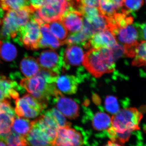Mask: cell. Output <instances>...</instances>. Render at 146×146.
<instances>
[{"mask_svg":"<svg viewBox=\"0 0 146 146\" xmlns=\"http://www.w3.org/2000/svg\"><path fill=\"white\" fill-rule=\"evenodd\" d=\"M60 125L48 110L32 121L31 128L25 136L28 146H53Z\"/></svg>","mask_w":146,"mask_h":146,"instance_id":"obj_1","label":"cell"},{"mask_svg":"<svg viewBox=\"0 0 146 146\" xmlns=\"http://www.w3.org/2000/svg\"><path fill=\"white\" fill-rule=\"evenodd\" d=\"M56 75L42 70L31 78L22 79L20 85L36 99L47 104L52 97L59 92L54 82Z\"/></svg>","mask_w":146,"mask_h":146,"instance_id":"obj_2","label":"cell"},{"mask_svg":"<svg viewBox=\"0 0 146 146\" xmlns=\"http://www.w3.org/2000/svg\"><path fill=\"white\" fill-rule=\"evenodd\" d=\"M36 10L31 5L16 10L0 9V39H15L20 29L28 23Z\"/></svg>","mask_w":146,"mask_h":146,"instance_id":"obj_3","label":"cell"},{"mask_svg":"<svg viewBox=\"0 0 146 146\" xmlns=\"http://www.w3.org/2000/svg\"><path fill=\"white\" fill-rule=\"evenodd\" d=\"M116 60L111 48H92L84 54L82 65L91 75L99 78L114 72Z\"/></svg>","mask_w":146,"mask_h":146,"instance_id":"obj_4","label":"cell"},{"mask_svg":"<svg viewBox=\"0 0 146 146\" xmlns=\"http://www.w3.org/2000/svg\"><path fill=\"white\" fill-rule=\"evenodd\" d=\"M143 117V113L137 108H124L113 115L109 128L118 133L139 130V125Z\"/></svg>","mask_w":146,"mask_h":146,"instance_id":"obj_5","label":"cell"},{"mask_svg":"<svg viewBox=\"0 0 146 146\" xmlns=\"http://www.w3.org/2000/svg\"><path fill=\"white\" fill-rule=\"evenodd\" d=\"M69 7L68 0H46L44 5L35 11L33 18L42 25L61 20Z\"/></svg>","mask_w":146,"mask_h":146,"instance_id":"obj_6","label":"cell"},{"mask_svg":"<svg viewBox=\"0 0 146 146\" xmlns=\"http://www.w3.org/2000/svg\"><path fill=\"white\" fill-rule=\"evenodd\" d=\"M40 28L41 25L33 16L25 25L21 28L14 40L27 49L36 50L40 48L39 45L42 37Z\"/></svg>","mask_w":146,"mask_h":146,"instance_id":"obj_7","label":"cell"},{"mask_svg":"<svg viewBox=\"0 0 146 146\" xmlns=\"http://www.w3.org/2000/svg\"><path fill=\"white\" fill-rule=\"evenodd\" d=\"M15 105L14 110L17 116L26 118L37 117L47 105L30 94H26L15 100Z\"/></svg>","mask_w":146,"mask_h":146,"instance_id":"obj_8","label":"cell"},{"mask_svg":"<svg viewBox=\"0 0 146 146\" xmlns=\"http://www.w3.org/2000/svg\"><path fill=\"white\" fill-rule=\"evenodd\" d=\"M42 70L58 75L63 69V57L53 50L42 52L36 59Z\"/></svg>","mask_w":146,"mask_h":146,"instance_id":"obj_9","label":"cell"},{"mask_svg":"<svg viewBox=\"0 0 146 146\" xmlns=\"http://www.w3.org/2000/svg\"><path fill=\"white\" fill-rule=\"evenodd\" d=\"M83 144L81 133L67 125L58 129L53 146H82Z\"/></svg>","mask_w":146,"mask_h":146,"instance_id":"obj_10","label":"cell"},{"mask_svg":"<svg viewBox=\"0 0 146 146\" xmlns=\"http://www.w3.org/2000/svg\"><path fill=\"white\" fill-rule=\"evenodd\" d=\"M53 100L57 109L64 116L70 119H75L79 115V106L74 100L64 96L59 91Z\"/></svg>","mask_w":146,"mask_h":146,"instance_id":"obj_11","label":"cell"},{"mask_svg":"<svg viewBox=\"0 0 146 146\" xmlns=\"http://www.w3.org/2000/svg\"><path fill=\"white\" fill-rule=\"evenodd\" d=\"M60 54L63 57V69L68 70L71 66L81 65L84 58V53L81 47L76 45H68L65 50L62 49Z\"/></svg>","mask_w":146,"mask_h":146,"instance_id":"obj_12","label":"cell"},{"mask_svg":"<svg viewBox=\"0 0 146 146\" xmlns=\"http://www.w3.org/2000/svg\"><path fill=\"white\" fill-rule=\"evenodd\" d=\"M15 114L9 101L3 102L0 107V137H3L11 131L13 120L16 117Z\"/></svg>","mask_w":146,"mask_h":146,"instance_id":"obj_13","label":"cell"},{"mask_svg":"<svg viewBox=\"0 0 146 146\" xmlns=\"http://www.w3.org/2000/svg\"><path fill=\"white\" fill-rule=\"evenodd\" d=\"M89 48H110L117 43V39L108 29L100 31L93 35L88 41Z\"/></svg>","mask_w":146,"mask_h":146,"instance_id":"obj_14","label":"cell"},{"mask_svg":"<svg viewBox=\"0 0 146 146\" xmlns=\"http://www.w3.org/2000/svg\"><path fill=\"white\" fill-rule=\"evenodd\" d=\"M112 33L123 46L136 44L139 38L138 27L133 23L117 29Z\"/></svg>","mask_w":146,"mask_h":146,"instance_id":"obj_15","label":"cell"},{"mask_svg":"<svg viewBox=\"0 0 146 146\" xmlns=\"http://www.w3.org/2000/svg\"><path fill=\"white\" fill-rule=\"evenodd\" d=\"M61 21L71 33L78 32L83 28L84 19L80 12L69 8L63 14Z\"/></svg>","mask_w":146,"mask_h":146,"instance_id":"obj_16","label":"cell"},{"mask_svg":"<svg viewBox=\"0 0 146 146\" xmlns=\"http://www.w3.org/2000/svg\"><path fill=\"white\" fill-rule=\"evenodd\" d=\"M20 90L21 87L16 81L0 75V102L16 100L19 98L18 91Z\"/></svg>","mask_w":146,"mask_h":146,"instance_id":"obj_17","label":"cell"},{"mask_svg":"<svg viewBox=\"0 0 146 146\" xmlns=\"http://www.w3.org/2000/svg\"><path fill=\"white\" fill-rule=\"evenodd\" d=\"M78 82V78L75 76L66 75L58 76L55 83L61 93L72 95L76 94L77 91Z\"/></svg>","mask_w":146,"mask_h":146,"instance_id":"obj_18","label":"cell"},{"mask_svg":"<svg viewBox=\"0 0 146 146\" xmlns=\"http://www.w3.org/2000/svg\"><path fill=\"white\" fill-rule=\"evenodd\" d=\"M42 37L40 42L39 48H49L52 50L57 49L60 46L64 45L63 42L56 37L50 31L47 24L41 25Z\"/></svg>","mask_w":146,"mask_h":146,"instance_id":"obj_19","label":"cell"},{"mask_svg":"<svg viewBox=\"0 0 146 146\" xmlns=\"http://www.w3.org/2000/svg\"><path fill=\"white\" fill-rule=\"evenodd\" d=\"M20 69L26 78H31L36 75L41 70L37 60L32 56L24 57L20 64Z\"/></svg>","mask_w":146,"mask_h":146,"instance_id":"obj_20","label":"cell"},{"mask_svg":"<svg viewBox=\"0 0 146 146\" xmlns=\"http://www.w3.org/2000/svg\"><path fill=\"white\" fill-rule=\"evenodd\" d=\"M93 33L86 27L83 26V28L78 32L71 33L68 35L64 41V44L68 45H79L84 46L89 41Z\"/></svg>","mask_w":146,"mask_h":146,"instance_id":"obj_21","label":"cell"},{"mask_svg":"<svg viewBox=\"0 0 146 146\" xmlns=\"http://www.w3.org/2000/svg\"><path fill=\"white\" fill-rule=\"evenodd\" d=\"M123 6V0H101L99 9L106 17H111L121 10Z\"/></svg>","mask_w":146,"mask_h":146,"instance_id":"obj_22","label":"cell"},{"mask_svg":"<svg viewBox=\"0 0 146 146\" xmlns=\"http://www.w3.org/2000/svg\"><path fill=\"white\" fill-rule=\"evenodd\" d=\"M92 124L95 130H107L111 125V118L104 112H97L92 119Z\"/></svg>","mask_w":146,"mask_h":146,"instance_id":"obj_23","label":"cell"},{"mask_svg":"<svg viewBox=\"0 0 146 146\" xmlns=\"http://www.w3.org/2000/svg\"><path fill=\"white\" fill-rule=\"evenodd\" d=\"M17 51L16 47L7 40L0 39V57L5 61L10 62L16 58Z\"/></svg>","mask_w":146,"mask_h":146,"instance_id":"obj_24","label":"cell"},{"mask_svg":"<svg viewBox=\"0 0 146 146\" xmlns=\"http://www.w3.org/2000/svg\"><path fill=\"white\" fill-rule=\"evenodd\" d=\"M47 24L52 34L64 44V41L68 37V33L61 20L51 21Z\"/></svg>","mask_w":146,"mask_h":146,"instance_id":"obj_25","label":"cell"},{"mask_svg":"<svg viewBox=\"0 0 146 146\" xmlns=\"http://www.w3.org/2000/svg\"><path fill=\"white\" fill-rule=\"evenodd\" d=\"M32 121L27 118L15 117L12 125V129L14 132L21 136H26L31 128Z\"/></svg>","mask_w":146,"mask_h":146,"instance_id":"obj_26","label":"cell"},{"mask_svg":"<svg viewBox=\"0 0 146 146\" xmlns=\"http://www.w3.org/2000/svg\"><path fill=\"white\" fill-rule=\"evenodd\" d=\"M134 59L132 62L133 66L143 67L146 70V42H138L135 50Z\"/></svg>","mask_w":146,"mask_h":146,"instance_id":"obj_27","label":"cell"},{"mask_svg":"<svg viewBox=\"0 0 146 146\" xmlns=\"http://www.w3.org/2000/svg\"><path fill=\"white\" fill-rule=\"evenodd\" d=\"M29 5V0H0V9L5 11L18 10Z\"/></svg>","mask_w":146,"mask_h":146,"instance_id":"obj_28","label":"cell"},{"mask_svg":"<svg viewBox=\"0 0 146 146\" xmlns=\"http://www.w3.org/2000/svg\"><path fill=\"white\" fill-rule=\"evenodd\" d=\"M3 137L7 146H28L25 136H21L13 130Z\"/></svg>","mask_w":146,"mask_h":146,"instance_id":"obj_29","label":"cell"},{"mask_svg":"<svg viewBox=\"0 0 146 146\" xmlns=\"http://www.w3.org/2000/svg\"><path fill=\"white\" fill-rule=\"evenodd\" d=\"M106 110L112 114H116L120 110V106L117 98L113 96H108L104 101Z\"/></svg>","mask_w":146,"mask_h":146,"instance_id":"obj_30","label":"cell"},{"mask_svg":"<svg viewBox=\"0 0 146 146\" xmlns=\"http://www.w3.org/2000/svg\"><path fill=\"white\" fill-rule=\"evenodd\" d=\"M143 3V0H123V6L131 12L140 9Z\"/></svg>","mask_w":146,"mask_h":146,"instance_id":"obj_31","label":"cell"},{"mask_svg":"<svg viewBox=\"0 0 146 146\" xmlns=\"http://www.w3.org/2000/svg\"><path fill=\"white\" fill-rule=\"evenodd\" d=\"M139 33V38L146 42V23L141 25H137Z\"/></svg>","mask_w":146,"mask_h":146,"instance_id":"obj_32","label":"cell"},{"mask_svg":"<svg viewBox=\"0 0 146 146\" xmlns=\"http://www.w3.org/2000/svg\"><path fill=\"white\" fill-rule=\"evenodd\" d=\"M30 5L35 10L39 9L44 4L46 0H29Z\"/></svg>","mask_w":146,"mask_h":146,"instance_id":"obj_33","label":"cell"},{"mask_svg":"<svg viewBox=\"0 0 146 146\" xmlns=\"http://www.w3.org/2000/svg\"><path fill=\"white\" fill-rule=\"evenodd\" d=\"M84 5L98 8L101 0H81Z\"/></svg>","mask_w":146,"mask_h":146,"instance_id":"obj_34","label":"cell"},{"mask_svg":"<svg viewBox=\"0 0 146 146\" xmlns=\"http://www.w3.org/2000/svg\"><path fill=\"white\" fill-rule=\"evenodd\" d=\"M104 146H122L121 145L115 142H112V141H108V143Z\"/></svg>","mask_w":146,"mask_h":146,"instance_id":"obj_35","label":"cell"},{"mask_svg":"<svg viewBox=\"0 0 146 146\" xmlns=\"http://www.w3.org/2000/svg\"><path fill=\"white\" fill-rule=\"evenodd\" d=\"M0 146H7L3 137H0Z\"/></svg>","mask_w":146,"mask_h":146,"instance_id":"obj_36","label":"cell"},{"mask_svg":"<svg viewBox=\"0 0 146 146\" xmlns=\"http://www.w3.org/2000/svg\"><path fill=\"white\" fill-rule=\"evenodd\" d=\"M144 131H145V132H146V126L144 127Z\"/></svg>","mask_w":146,"mask_h":146,"instance_id":"obj_37","label":"cell"},{"mask_svg":"<svg viewBox=\"0 0 146 146\" xmlns=\"http://www.w3.org/2000/svg\"></svg>","mask_w":146,"mask_h":146,"instance_id":"obj_38","label":"cell"}]
</instances>
